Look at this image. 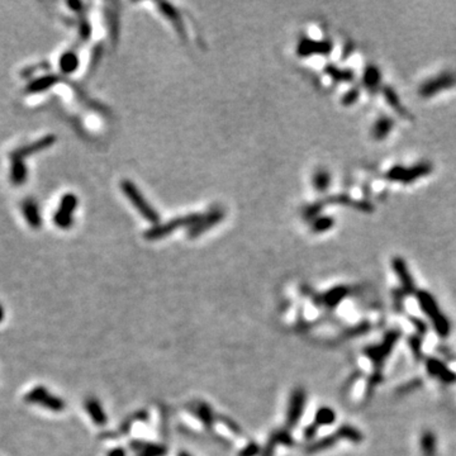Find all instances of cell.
Returning a JSON list of instances; mask_svg holds the SVG:
<instances>
[{
  "label": "cell",
  "instance_id": "obj_13",
  "mask_svg": "<svg viewBox=\"0 0 456 456\" xmlns=\"http://www.w3.org/2000/svg\"><path fill=\"white\" fill-rule=\"evenodd\" d=\"M302 406H303V394L302 393H296L290 402V408H289L288 421L290 424L296 423L299 417H301Z\"/></svg>",
  "mask_w": 456,
  "mask_h": 456
},
{
  "label": "cell",
  "instance_id": "obj_5",
  "mask_svg": "<svg viewBox=\"0 0 456 456\" xmlns=\"http://www.w3.org/2000/svg\"><path fill=\"white\" fill-rule=\"evenodd\" d=\"M225 216L226 214L223 209H221V208H213V209H210L207 214L202 216L199 222L195 223L193 227L189 228L187 236H189L190 238H197L198 236L203 234L205 231H208V229L217 226L218 223L225 218Z\"/></svg>",
  "mask_w": 456,
  "mask_h": 456
},
{
  "label": "cell",
  "instance_id": "obj_19",
  "mask_svg": "<svg viewBox=\"0 0 456 456\" xmlns=\"http://www.w3.org/2000/svg\"><path fill=\"white\" fill-rule=\"evenodd\" d=\"M109 456H124V451L121 449H116L114 451H112Z\"/></svg>",
  "mask_w": 456,
  "mask_h": 456
},
{
  "label": "cell",
  "instance_id": "obj_18",
  "mask_svg": "<svg viewBox=\"0 0 456 456\" xmlns=\"http://www.w3.org/2000/svg\"><path fill=\"white\" fill-rule=\"evenodd\" d=\"M69 7L72 8V9H74L75 12H80V9H83V7H84V5H83L82 3H79V2H70L69 3Z\"/></svg>",
  "mask_w": 456,
  "mask_h": 456
},
{
  "label": "cell",
  "instance_id": "obj_8",
  "mask_svg": "<svg viewBox=\"0 0 456 456\" xmlns=\"http://www.w3.org/2000/svg\"><path fill=\"white\" fill-rule=\"evenodd\" d=\"M22 212L23 217L27 221L28 226L31 228H40L42 226V216L40 213V207L35 199H25L22 203Z\"/></svg>",
  "mask_w": 456,
  "mask_h": 456
},
{
  "label": "cell",
  "instance_id": "obj_4",
  "mask_svg": "<svg viewBox=\"0 0 456 456\" xmlns=\"http://www.w3.org/2000/svg\"><path fill=\"white\" fill-rule=\"evenodd\" d=\"M24 399L25 402L38 405L41 406V407L47 408V410L53 412H60L65 408L64 400L55 397L53 394H51V393L43 387H37L35 388V389L31 390V392H28L27 394H25Z\"/></svg>",
  "mask_w": 456,
  "mask_h": 456
},
{
  "label": "cell",
  "instance_id": "obj_3",
  "mask_svg": "<svg viewBox=\"0 0 456 456\" xmlns=\"http://www.w3.org/2000/svg\"><path fill=\"white\" fill-rule=\"evenodd\" d=\"M77 197L72 193H67L60 200V205L53 216L55 225L61 229H69L74 222V212L77 207Z\"/></svg>",
  "mask_w": 456,
  "mask_h": 456
},
{
  "label": "cell",
  "instance_id": "obj_11",
  "mask_svg": "<svg viewBox=\"0 0 456 456\" xmlns=\"http://www.w3.org/2000/svg\"><path fill=\"white\" fill-rule=\"evenodd\" d=\"M79 65H80L79 56H77L76 52L74 51H66L65 53H62L61 57H60L59 66L62 74L65 75L72 74V72L76 71Z\"/></svg>",
  "mask_w": 456,
  "mask_h": 456
},
{
  "label": "cell",
  "instance_id": "obj_10",
  "mask_svg": "<svg viewBox=\"0 0 456 456\" xmlns=\"http://www.w3.org/2000/svg\"><path fill=\"white\" fill-rule=\"evenodd\" d=\"M12 158V168H10V181L13 182V185H20L24 184L27 181L28 178V169L25 166L24 160L17 157H10Z\"/></svg>",
  "mask_w": 456,
  "mask_h": 456
},
{
  "label": "cell",
  "instance_id": "obj_14",
  "mask_svg": "<svg viewBox=\"0 0 456 456\" xmlns=\"http://www.w3.org/2000/svg\"><path fill=\"white\" fill-rule=\"evenodd\" d=\"M87 410H88V412H89L90 417H93V419L96 422V423L98 424L105 423L106 418H105V414H104V412H103V408L100 407V405H99L95 399L88 400Z\"/></svg>",
  "mask_w": 456,
  "mask_h": 456
},
{
  "label": "cell",
  "instance_id": "obj_21",
  "mask_svg": "<svg viewBox=\"0 0 456 456\" xmlns=\"http://www.w3.org/2000/svg\"><path fill=\"white\" fill-rule=\"evenodd\" d=\"M179 456H190V455L186 454V452H180V454H179Z\"/></svg>",
  "mask_w": 456,
  "mask_h": 456
},
{
  "label": "cell",
  "instance_id": "obj_16",
  "mask_svg": "<svg viewBox=\"0 0 456 456\" xmlns=\"http://www.w3.org/2000/svg\"><path fill=\"white\" fill-rule=\"evenodd\" d=\"M140 456H163L165 454V449L157 445H147V446H141Z\"/></svg>",
  "mask_w": 456,
  "mask_h": 456
},
{
  "label": "cell",
  "instance_id": "obj_15",
  "mask_svg": "<svg viewBox=\"0 0 456 456\" xmlns=\"http://www.w3.org/2000/svg\"><path fill=\"white\" fill-rule=\"evenodd\" d=\"M328 182H330V178H328V174L326 171H317L313 176V185L316 189L323 190L328 186Z\"/></svg>",
  "mask_w": 456,
  "mask_h": 456
},
{
  "label": "cell",
  "instance_id": "obj_7",
  "mask_svg": "<svg viewBox=\"0 0 456 456\" xmlns=\"http://www.w3.org/2000/svg\"><path fill=\"white\" fill-rule=\"evenodd\" d=\"M157 7L160 9V12L170 20L171 24L174 25V28L178 32V35L180 36V38L186 40V31H185L184 22H182L181 14L179 13V10L174 5L169 4V3H158Z\"/></svg>",
  "mask_w": 456,
  "mask_h": 456
},
{
  "label": "cell",
  "instance_id": "obj_1",
  "mask_svg": "<svg viewBox=\"0 0 456 456\" xmlns=\"http://www.w3.org/2000/svg\"><path fill=\"white\" fill-rule=\"evenodd\" d=\"M121 189L123 192V194L126 195L127 199L131 202V204L136 208L138 213L146 221H148L150 223H153V226L157 225L158 221H160V216H158L157 210L152 205H150V203L146 200V198L143 197L142 193L137 189V186L131 180L121 181Z\"/></svg>",
  "mask_w": 456,
  "mask_h": 456
},
{
  "label": "cell",
  "instance_id": "obj_20",
  "mask_svg": "<svg viewBox=\"0 0 456 456\" xmlns=\"http://www.w3.org/2000/svg\"><path fill=\"white\" fill-rule=\"evenodd\" d=\"M3 318H4V309H3V307L0 306V322H2Z\"/></svg>",
  "mask_w": 456,
  "mask_h": 456
},
{
  "label": "cell",
  "instance_id": "obj_17",
  "mask_svg": "<svg viewBox=\"0 0 456 456\" xmlns=\"http://www.w3.org/2000/svg\"><path fill=\"white\" fill-rule=\"evenodd\" d=\"M79 36L83 41H88L91 36V25L85 18H83V19L80 20Z\"/></svg>",
  "mask_w": 456,
  "mask_h": 456
},
{
  "label": "cell",
  "instance_id": "obj_6",
  "mask_svg": "<svg viewBox=\"0 0 456 456\" xmlns=\"http://www.w3.org/2000/svg\"><path fill=\"white\" fill-rule=\"evenodd\" d=\"M55 141H56V137L52 136V135H49V136L41 138V140L36 141V142L30 143V145H25V146H23V147H19L18 150L13 151L12 155H10V157H17V158H22V160H24V158L28 157V156L35 155V153L41 152V151L51 147V146L55 143Z\"/></svg>",
  "mask_w": 456,
  "mask_h": 456
},
{
  "label": "cell",
  "instance_id": "obj_9",
  "mask_svg": "<svg viewBox=\"0 0 456 456\" xmlns=\"http://www.w3.org/2000/svg\"><path fill=\"white\" fill-rule=\"evenodd\" d=\"M298 55L302 57L311 56V55H323L327 53L330 49V45L327 42H319V41H313L311 38H302L298 45Z\"/></svg>",
  "mask_w": 456,
  "mask_h": 456
},
{
  "label": "cell",
  "instance_id": "obj_12",
  "mask_svg": "<svg viewBox=\"0 0 456 456\" xmlns=\"http://www.w3.org/2000/svg\"><path fill=\"white\" fill-rule=\"evenodd\" d=\"M57 82H59V76L56 75H46V76L38 77V79L31 82L27 87V91L32 94L43 93L53 87Z\"/></svg>",
  "mask_w": 456,
  "mask_h": 456
},
{
  "label": "cell",
  "instance_id": "obj_2",
  "mask_svg": "<svg viewBox=\"0 0 456 456\" xmlns=\"http://www.w3.org/2000/svg\"><path fill=\"white\" fill-rule=\"evenodd\" d=\"M203 214H187L184 217H178L174 218V220L168 221L166 223H157V225L152 226L151 228H148L145 232L143 237L148 241H155V239H161L168 237L169 234L173 233L176 229L182 228V227H193L195 223L199 222V220L202 218Z\"/></svg>",
  "mask_w": 456,
  "mask_h": 456
}]
</instances>
